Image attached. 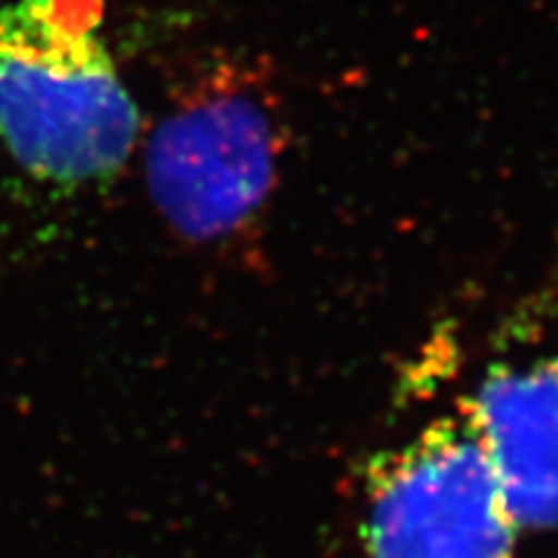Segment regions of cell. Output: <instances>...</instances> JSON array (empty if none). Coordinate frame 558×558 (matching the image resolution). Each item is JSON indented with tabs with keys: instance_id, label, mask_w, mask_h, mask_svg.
Instances as JSON below:
<instances>
[{
	"instance_id": "7a4b0ae2",
	"label": "cell",
	"mask_w": 558,
	"mask_h": 558,
	"mask_svg": "<svg viewBox=\"0 0 558 558\" xmlns=\"http://www.w3.org/2000/svg\"><path fill=\"white\" fill-rule=\"evenodd\" d=\"M288 150V124L264 70L209 62L145 143L153 205L190 243L246 230L267 207Z\"/></svg>"
},
{
	"instance_id": "6da1fadb",
	"label": "cell",
	"mask_w": 558,
	"mask_h": 558,
	"mask_svg": "<svg viewBox=\"0 0 558 558\" xmlns=\"http://www.w3.org/2000/svg\"><path fill=\"white\" fill-rule=\"evenodd\" d=\"M96 24L73 0H0V143L54 186L114 179L143 135Z\"/></svg>"
},
{
	"instance_id": "277c9868",
	"label": "cell",
	"mask_w": 558,
	"mask_h": 558,
	"mask_svg": "<svg viewBox=\"0 0 558 558\" xmlns=\"http://www.w3.org/2000/svg\"><path fill=\"white\" fill-rule=\"evenodd\" d=\"M518 527H558V357L497 365L469 411Z\"/></svg>"
},
{
	"instance_id": "3957f363",
	"label": "cell",
	"mask_w": 558,
	"mask_h": 558,
	"mask_svg": "<svg viewBox=\"0 0 558 558\" xmlns=\"http://www.w3.org/2000/svg\"><path fill=\"white\" fill-rule=\"evenodd\" d=\"M518 530L469 414L439 418L362 473L360 558H512Z\"/></svg>"
}]
</instances>
